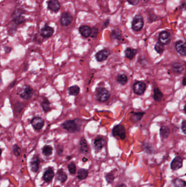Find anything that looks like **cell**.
I'll return each mask as SVG.
<instances>
[{"label":"cell","instance_id":"21","mask_svg":"<svg viewBox=\"0 0 186 187\" xmlns=\"http://www.w3.org/2000/svg\"><path fill=\"white\" fill-rule=\"evenodd\" d=\"M54 176V171L51 168H49L44 173L43 175V180L47 182H49L52 180Z\"/></svg>","mask_w":186,"mask_h":187},{"label":"cell","instance_id":"28","mask_svg":"<svg viewBox=\"0 0 186 187\" xmlns=\"http://www.w3.org/2000/svg\"><path fill=\"white\" fill-rule=\"evenodd\" d=\"M57 178L58 180L64 183L65 181H66L67 176L66 174L62 170H60L59 171L57 172Z\"/></svg>","mask_w":186,"mask_h":187},{"label":"cell","instance_id":"30","mask_svg":"<svg viewBox=\"0 0 186 187\" xmlns=\"http://www.w3.org/2000/svg\"><path fill=\"white\" fill-rule=\"evenodd\" d=\"M173 184L175 187H186L185 181L180 178H176L173 181Z\"/></svg>","mask_w":186,"mask_h":187},{"label":"cell","instance_id":"31","mask_svg":"<svg viewBox=\"0 0 186 187\" xmlns=\"http://www.w3.org/2000/svg\"><path fill=\"white\" fill-rule=\"evenodd\" d=\"M155 49L158 54H162L164 51V45L158 42L155 45Z\"/></svg>","mask_w":186,"mask_h":187},{"label":"cell","instance_id":"4","mask_svg":"<svg viewBox=\"0 0 186 187\" xmlns=\"http://www.w3.org/2000/svg\"><path fill=\"white\" fill-rule=\"evenodd\" d=\"M62 127L70 133H74L80 130V127L75 121H67L63 123Z\"/></svg>","mask_w":186,"mask_h":187},{"label":"cell","instance_id":"38","mask_svg":"<svg viewBox=\"0 0 186 187\" xmlns=\"http://www.w3.org/2000/svg\"><path fill=\"white\" fill-rule=\"evenodd\" d=\"M181 128H182V131H183L184 134L186 133V120H183L181 124Z\"/></svg>","mask_w":186,"mask_h":187},{"label":"cell","instance_id":"2","mask_svg":"<svg viewBox=\"0 0 186 187\" xmlns=\"http://www.w3.org/2000/svg\"><path fill=\"white\" fill-rule=\"evenodd\" d=\"M112 134L116 138H119L121 140H124L126 138V130L124 127L121 124L117 125L113 129Z\"/></svg>","mask_w":186,"mask_h":187},{"label":"cell","instance_id":"22","mask_svg":"<svg viewBox=\"0 0 186 187\" xmlns=\"http://www.w3.org/2000/svg\"><path fill=\"white\" fill-rule=\"evenodd\" d=\"M39 160L38 159L37 156H34L32 159L31 169L33 172H37L39 168Z\"/></svg>","mask_w":186,"mask_h":187},{"label":"cell","instance_id":"1","mask_svg":"<svg viewBox=\"0 0 186 187\" xmlns=\"http://www.w3.org/2000/svg\"><path fill=\"white\" fill-rule=\"evenodd\" d=\"M110 96V93L103 87H101L96 90V98L99 101L104 102L107 101Z\"/></svg>","mask_w":186,"mask_h":187},{"label":"cell","instance_id":"16","mask_svg":"<svg viewBox=\"0 0 186 187\" xmlns=\"http://www.w3.org/2000/svg\"><path fill=\"white\" fill-rule=\"evenodd\" d=\"M105 145V140L102 137H97L93 142V146L95 149L97 150H100L103 148Z\"/></svg>","mask_w":186,"mask_h":187},{"label":"cell","instance_id":"15","mask_svg":"<svg viewBox=\"0 0 186 187\" xmlns=\"http://www.w3.org/2000/svg\"><path fill=\"white\" fill-rule=\"evenodd\" d=\"M54 30L53 28L46 26L41 30V35L44 38H49L53 35Z\"/></svg>","mask_w":186,"mask_h":187},{"label":"cell","instance_id":"10","mask_svg":"<svg viewBox=\"0 0 186 187\" xmlns=\"http://www.w3.org/2000/svg\"><path fill=\"white\" fill-rule=\"evenodd\" d=\"M31 123L36 130H39L44 127V121L41 118L36 117L32 119Z\"/></svg>","mask_w":186,"mask_h":187},{"label":"cell","instance_id":"29","mask_svg":"<svg viewBox=\"0 0 186 187\" xmlns=\"http://www.w3.org/2000/svg\"><path fill=\"white\" fill-rule=\"evenodd\" d=\"M117 81L121 85H125L128 81V78L126 75L121 74L117 77Z\"/></svg>","mask_w":186,"mask_h":187},{"label":"cell","instance_id":"41","mask_svg":"<svg viewBox=\"0 0 186 187\" xmlns=\"http://www.w3.org/2000/svg\"><path fill=\"white\" fill-rule=\"evenodd\" d=\"M116 187H126V186L123 184H119V186H117Z\"/></svg>","mask_w":186,"mask_h":187},{"label":"cell","instance_id":"23","mask_svg":"<svg viewBox=\"0 0 186 187\" xmlns=\"http://www.w3.org/2000/svg\"><path fill=\"white\" fill-rule=\"evenodd\" d=\"M163 97V94L162 92L160 89L156 88L154 89V94H153V98L155 101L157 102H159L162 100Z\"/></svg>","mask_w":186,"mask_h":187},{"label":"cell","instance_id":"17","mask_svg":"<svg viewBox=\"0 0 186 187\" xmlns=\"http://www.w3.org/2000/svg\"><path fill=\"white\" fill-rule=\"evenodd\" d=\"M92 30L88 26L83 25L79 28V32L83 37L87 38L92 34Z\"/></svg>","mask_w":186,"mask_h":187},{"label":"cell","instance_id":"11","mask_svg":"<svg viewBox=\"0 0 186 187\" xmlns=\"http://www.w3.org/2000/svg\"><path fill=\"white\" fill-rule=\"evenodd\" d=\"M33 95V90L29 86H25L20 92V96L24 99L27 100L31 98Z\"/></svg>","mask_w":186,"mask_h":187},{"label":"cell","instance_id":"37","mask_svg":"<svg viewBox=\"0 0 186 187\" xmlns=\"http://www.w3.org/2000/svg\"><path fill=\"white\" fill-rule=\"evenodd\" d=\"M13 152L16 156H19L21 153V149L17 145H15L13 146Z\"/></svg>","mask_w":186,"mask_h":187},{"label":"cell","instance_id":"12","mask_svg":"<svg viewBox=\"0 0 186 187\" xmlns=\"http://www.w3.org/2000/svg\"><path fill=\"white\" fill-rule=\"evenodd\" d=\"M60 3L58 0H49L47 2V8L51 11L57 12L60 10Z\"/></svg>","mask_w":186,"mask_h":187},{"label":"cell","instance_id":"6","mask_svg":"<svg viewBox=\"0 0 186 187\" xmlns=\"http://www.w3.org/2000/svg\"><path fill=\"white\" fill-rule=\"evenodd\" d=\"M159 42L163 45H169L170 43L171 37L169 32L166 31L161 32L158 37Z\"/></svg>","mask_w":186,"mask_h":187},{"label":"cell","instance_id":"14","mask_svg":"<svg viewBox=\"0 0 186 187\" xmlns=\"http://www.w3.org/2000/svg\"><path fill=\"white\" fill-rule=\"evenodd\" d=\"M175 48L177 51L182 56H185L186 54V43L182 41H179L175 44Z\"/></svg>","mask_w":186,"mask_h":187},{"label":"cell","instance_id":"44","mask_svg":"<svg viewBox=\"0 0 186 187\" xmlns=\"http://www.w3.org/2000/svg\"><path fill=\"white\" fill-rule=\"evenodd\" d=\"M1 154H2V150L0 149V156L1 155Z\"/></svg>","mask_w":186,"mask_h":187},{"label":"cell","instance_id":"7","mask_svg":"<svg viewBox=\"0 0 186 187\" xmlns=\"http://www.w3.org/2000/svg\"><path fill=\"white\" fill-rule=\"evenodd\" d=\"M22 10H17L13 14V22L16 25H19L25 22L26 19L22 16Z\"/></svg>","mask_w":186,"mask_h":187},{"label":"cell","instance_id":"34","mask_svg":"<svg viewBox=\"0 0 186 187\" xmlns=\"http://www.w3.org/2000/svg\"><path fill=\"white\" fill-rule=\"evenodd\" d=\"M112 36L114 38L117 39H120L121 38V34L119 31L116 30H114L112 32Z\"/></svg>","mask_w":186,"mask_h":187},{"label":"cell","instance_id":"42","mask_svg":"<svg viewBox=\"0 0 186 187\" xmlns=\"http://www.w3.org/2000/svg\"><path fill=\"white\" fill-rule=\"evenodd\" d=\"M87 160V159L85 158H84L82 159V161L84 162H86Z\"/></svg>","mask_w":186,"mask_h":187},{"label":"cell","instance_id":"24","mask_svg":"<svg viewBox=\"0 0 186 187\" xmlns=\"http://www.w3.org/2000/svg\"><path fill=\"white\" fill-rule=\"evenodd\" d=\"M144 114V112H139V113H134L130 117V120L134 123L138 122L142 119L143 115Z\"/></svg>","mask_w":186,"mask_h":187},{"label":"cell","instance_id":"9","mask_svg":"<svg viewBox=\"0 0 186 187\" xmlns=\"http://www.w3.org/2000/svg\"><path fill=\"white\" fill-rule=\"evenodd\" d=\"M73 20V16L70 13H63L61 16L60 22L62 25L67 26L70 25Z\"/></svg>","mask_w":186,"mask_h":187},{"label":"cell","instance_id":"39","mask_svg":"<svg viewBox=\"0 0 186 187\" xmlns=\"http://www.w3.org/2000/svg\"><path fill=\"white\" fill-rule=\"evenodd\" d=\"M127 2L131 5L136 6L139 3V0H127Z\"/></svg>","mask_w":186,"mask_h":187},{"label":"cell","instance_id":"5","mask_svg":"<svg viewBox=\"0 0 186 187\" xmlns=\"http://www.w3.org/2000/svg\"><path fill=\"white\" fill-rule=\"evenodd\" d=\"M146 86L142 82H137L135 83L133 86V92L137 95H141L143 94L146 90Z\"/></svg>","mask_w":186,"mask_h":187},{"label":"cell","instance_id":"43","mask_svg":"<svg viewBox=\"0 0 186 187\" xmlns=\"http://www.w3.org/2000/svg\"><path fill=\"white\" fill-rule=\"evenodd\" d=\"M184 111H185V112H186V105H185V106H184Z\"/></svg>","mask_w":186,"mask_h":187},{"label":"cell","instance_id":"18","mask_svg":"<svg viewBox=\"0 0 186 187\" xmlns=\"http://www.w3.org/2000/svg\"><path fill=\"white\" fill-rule=\"evenodd\" d=\"M79 149L80 152L83 154H86L88 152L89 149H88V145L85 139L84 138H82L80 142Z\"/></svg>","mask_w":186,"mask_h":187},{"label":"cell","instance_id":"3","mask_svg":"<svg viewBox=\"0 0 186 187\" xmlns=\"http://www.w3.org/2000/svg\"><path fill=\"white\" fill-rule=\"evenodd\" d=\"M144 24V22L142 16L136 15L133 19L132 28L134 31H139L142 29Z\"/></svg>","mask_w":186,"mask_h":187},{"label":"cell","instance_id":"40","mask_svg":"<svg viewBox=\"0 0 186 187\" xmlns=\"http://www.w3.org/2000/svg\"><path fill=\"white\" fill-rule=\"evenodd\" d=\"M186 78L184 77L183 78V80H182V85L183 86H186Z\"/></svg>","mask_w":186,"mask_h":187},{"label":"cell","instance_id":"19","mask_svg":"<svg viewBox=\"0 0 186 187\" xmlns=\"http://www.w3.org/2000/svg\"><path fill=\"white\" fill-rule=\"evenodd\" d=\"M125 56L127 58L132 60L135 57L136 54L137 53V51L135 49H133L131 48H127L125 51Z\"/></svg>","mask_w":186,"mask_h":187},{"label":"cell","instance_id":"27","mask_svg":"<svg viewBox=\"0 0 186 187\" xmlns=\"http://www.w3.org/2000/svg\"><path fill=\"white\" fill-rule=\"evenodd\" d=\"M80 91V88L78 86H72L68 89V92L70 95L72 96H76L78 95Z\"/></svg>","mask_w":186,"mask_h":187},{"label":"cell","instance_id":"20","mask_svg":"<svg viewBox=\"0 0 186 187\" xmlns=\"http://www.w3.org/2000/svg\"><path fill=\"white\" fill-rule=\"evenodd\" d=\"M160 135L164 139H167L170 134V129L169 127L165 125H163L160 128Z\"/></svg>","mask_w":186,"mask_h":187},{"label":"cell","instance_id":"32","mask_svg":"<svg viewBox=\"0 0 186 187\" xmlns=\"http://www.w3.org/2000/svg\"><path fill=\"white\" fill-rule=\"evenodd\" d=\"M53 153V148L50 146H44L43 148V153L45 156H50Z\"/></svg>","mask_w":186,"mask_h":187},{"label":"cell","instance_id":"13","mask_svg":"<svg viewBox=\"0 0 186 187\" xmlns=\"http://www.w3.org/2000/svg\"><path fill=\"white\" fill-rule=\"evenodd\" d=\"M182 166V159L180 156H176L173 159L171 163V168L173 171H176Z\"/></svg>","mask_w":186,"mask_h":187},{"label":"cell","instance_id":"25","mask_svg":"<svg viewBox=\"0 0 186 187\" xmlns=\"http://www.w3.org/2000/svg\"><path fill=\"white\" fill-rule=\"evenodd\" d=\"M88 174V172L87 170L84 169V168H82V169H80L78 172L77 177L80 180H85L87 178Z\"/></svg>","mask_w":186,"mask_h":187},{"label":"cell","instance_id":"33","mask_svg":"<svg viewBox=\"0 0 186 187\" xmlns=\"http://www.w3.org/2000/svg\"><path fill=\"white\" fill-rule=\"evenodd\" d=\"M41 106L45 112H47L50 110V102L47 98H44L41 103Z\"/></svg>","mask_w":186,"mask_h":187},{"label":"cell","instance_id":"26","mask_svg":"<svg viewBox=\"0 0 186 187\" xmlns=\"http://www.w3.org/2000/svg\"><path fill=\"white\" fill-rule=\"evenodd\" d=\"M173 70L175 73L180 74L183 71V67L182 65L180 63H175L173 65Z\"/></svg>","mask_w":186,"mask_h":187},{"label":"cell","instance_id":"8","mask_svg":"<svg viewBox=\"0 0 186 187\" xmlns=\"http://www.w3.org/2000/svg\"><path fill=\"white\" fill-rule=\"evenodd\" d=\"M110 53L109 50L103 49L97 52L95 55V57L98 61L102 62L107 59V57L110 55Z\"/></svg>","mask_w":186,"mask_h":187},{"label":"cell","instance_id":"36","mask_svg":"<svg viewBox=\"0 0 186 187\" xmlns=\"http://www.w3.org/2000/svg\"><path fill=\"white\" fill-rule=\"evenodd\" d=\"M114 176L112 174H108L105 176V179L109 183H112L114 180Z\"/></svg>","mask_w":186,"mask_h":187},{"label":"cell","instance_id":"35","mask_svg":"<svg viewBox=\"0 0 186 187\" xmlns=\"http://www.w3.org/2000/svg\"><path fill=\"white\" fill-rule=\"evenodd\" d=\"M68 168L69 170V171L71 174H76V165L73 163L72 162L68 166Z\"/></svg>","mask_w":186,"mask_h":187}]
</instances>
